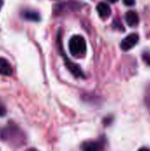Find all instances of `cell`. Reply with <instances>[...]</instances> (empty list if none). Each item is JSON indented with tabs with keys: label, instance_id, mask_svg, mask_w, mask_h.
<instances>
[{
	"label": "cell",
	"instance_id": "11",
	"mask_svg": "<svg viewBox=\"0 0 150 151\" xmlns=\"http://www.w3.org/2000/svg\"><path fill=\"white\" fill-rule=\"evenodd\" d=\"M5 113V110L4 108V106L0 105V116H3Z\"/></svg>",
	"mask_w": 150,
	"mask_h": 151
},
{
	"label": "cell",
	"instance_id": "1",
	"mask_svg": "<svg viewBox=\"0 0 150 151\" xmlns=\"http://www.w3.org/2000/svg\"><path fill=\"white\" fill-rule=\"evenodd\" d=\"M69 50L73 56L85 54L87 51V43L84 37L78 35H73L69 42Z\"/></svg>",
	"mask_w": 150,
	"mask_h": 151
},
{
	"label": "cell",
	"instance_id": "4",
	"mask_svg": "<svg viewBox=\"0 0 150 151\" xmlns=\"http://www.w3.org/2000/svg\"><path fill=\"white\" fill-rule=\"evenodd\" d=\"M12 73V67L8 60L4 58H0V74L4 76H11Z\"/></svg>",
	"mask_w": 150,
	"mask_h": 151
},
{
	"label": "cell",
	"instance_id": "2",
	"mask_svg": "<svg viewBox=\"0 0 150 151\" xmlns=\"http://www.w3.org/2000/svg\"><path fill=\"white\" fill-rule=\"evenodd\" d=\"M61 42H60V36H58V44H59V49H60V52H61V54H62V57H63V58H64V60H65V66L67 67V69L76 77V78H85V75H84V73H83V72H82V70H81V68L79 66V65H77L76 64H74L73 62H72L68 58H67V56L65 55V53L63 51V49H62V45H61V43H60Z\"/></svg>",
	"mask_w": 150,
	"mask_h": 151
},
{
	"label": "cell",
	"instance_id": "7",
	"mask_svg": "<svg viewBox=\"0 0 150 151\" xmlns=\"http://www.w3.org/2000/svg\"><path fill=\"white\" fill-rule=\"evenodd\" d=\"M22 15L25 19L32 21H39L40 20V15L38 12L32 11V10H26L22 12Z\"/></svg>",
	"mask_w": 150,
	"mask_h": 151
},
{
	"label": "cell",
	"instance_id": "9",
	"mask_svg": "<svg viewBox=\"0 0 150 151\" xmlns=\"http://www.w3.org/2000/svg\"><path fill=\"white\" fill-rule=\"evenodd\" d=\"M142 59H143V61H144L148 65H150V52H149V51H145V52L142 54Z\"/></svg>",
	"mask_w": 150,
	"mask_h": 151
},
{
	"label": "cell",
	"instance_id": "15",
	"mask_svg": "<svg viewBox=\"0 0 150 151\" xmlns=\"http://www.w3.org/2000/svg\"><path fill=\"white\" fill-rule=\"evenodd\" d=\"M28 151H37V150H29Z\"/></svg>",
	"mask_w": 150,
	"mask_h": 151
},
{
	"label": "cell",
	"instance_id": "5",
	"mask_svg": "<svg viewBox=\"0 0 150 151\" xmlns=\"http://www.w3.org/2000/svg\"><path fill=\"white\" fill-rule=\"evenodd\" d=\"M125 19H126V21L127 23L128 26L130 27H135L139 24V20H140V18H139V15L136 12L134 11H129L126 13V16H125Z\"/></svg>",
	"mask_w": 150,
	"mask_h": 151
},
{
	"label": "cell",
	"instance_id": "13",
	"mask_svg": "<svg viewBox=\"0 0 150 151\" xmlns=\"http://www.w3.org/2000/svg\"><path fill=\"white\" fill-rule=\"evenodd\" d=\"M109 2H111V3H117L118 0H108Z\"/></svg>",
	"mask_w": 150,
	"mask_h": 151
},
{
	"label": "cell",
	"instance_id": "14",
	"mask_svg": "<svg viewBox=\"0 0 150 151\" xmlns=\"http://www.w3.org/2000/svg\"><path fill=\"white\" fill-rule=\"evenodd\" d=\"M3 4H4V1H3V0H0V10H1V8H2Z\"/></svg>",
	"mask_w": 150,
	"mask_h": 151
},
{
	"label": "cell",
	"instance_id": "10",
	"mask_svg": "<svg viewBox=\"0 0 150 151\" xmlns=\"http://www.w3.org/2000/svg\"><path fill=\"white\" fill-rule=\"evenodd\" d=\"M123 2L127 6H133L135 4V0H123Z\"/></svg>",
	"mask_w": 150,
	"mask_h": 151
},
{
	"label": "cell",
	"instance_id": "6",
	"mask_svg": "<svg viewBox=\"0 0 150 151\" xmlns=\"http://www.w3.org/2000/svg\"><path fill=\"white\" fill-rule=\"evenodd\" d=\"M96 11L99 14V16L103 19H106L108 18L111 13V7L104 2H101L97 4L96 6Z\"/></svg>",
	"mask_w": 150,
	"mask_h": 151
},
{
	"label": "cell",
	"instance_id": "3",
	"mask_svg": "<svg viewBox=\"0 0 150 151\" xmlns=\"http://www.w3.org/2000/svg\"><path fill=\"white\" fill-rule=\"evenodd\" d=\"M139 42V35L136 33H133L130 34L128 36H126L120 44V47L123 50L126 51L131 50L132 48H133Z\"/></svg>",
	"mask_w": 150,
	"mask_h": 151
},
{
	"label": "cell",
	"instance_id": "8",
	"mask_svg": "<svg viewBox=\"0 0 150 151\" xmlns=\"http://www.w3.org/2000/svg\"><path fill=\"white\" fill-rule=\"evenodd\" d=\"M83 151H100V146L95 142H87L82 145Z\"/></svg>",
	"mask_w": 150,
	"mask_h": 151
},
{
	"label": "cell",
	"instance_id": "12",
	"mask_svg": "<svg viewBox=\"0 0 150 151\" xmlns=\"http://www.w3.org/2000/svg\"><path fill=\"white\" fill-rule=\"evenodd\" d=\"M138 151H150V150L148 149V148H141V149H140Z\"/></svg>",
	"mask_w": 150,
	"mask_h": 151
}]
</instances>
